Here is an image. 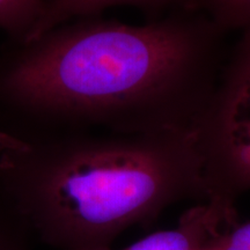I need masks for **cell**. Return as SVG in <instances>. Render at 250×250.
<instances>
[{"label":"cell","mask_w":250,"mask_h":250,"mask_svg":"<svg viewBox=\"0 0 250 250\" xmlns=\"http://www.w3.org/2000/svg\"><path fill=\"white\" fill-rule=\"evenodd\" d=\"M228 33L179 9L144 24L71 21L0 57V129L193 131L223 70Z\"/></svg>","instance_id":"6da1fadb"},{"label":"cell","mask_w":250,"mask_h":250,"mask_svg":"<svg viewBox=\"0 0 250 250\" xmlns=\"http://www.w3.org/2000/svg\"><path fill=\"white\" fill-rule=\"evenodd\" d=\"M0 197L57 250H109L169 206L208 199L193 131L0 129Z\"/></svg>","instance_id":"7a4b0ae2"},{"label":"cell","mask_w":250,"mask_h":250,"mask_svg":"<svg viewBox=\"0 0 250 250\" xmlns=\"http://www.w3.org/2000/svg\"><path fill=\"white\" fill-rule=\"evenodd\" d=\"M193 132L208 201L235 206L236 199L250 191V24L228 49Z\"/></svg>","instance_id":"3957f363"},{"label":"cell","mask_w":250,"mask_h":250,"mask_svg":"<svg viewBox=\"0 0 250 250\" xmlns=\"http://www.w3.org/2000/svg\"><path fill=\"white\" fill-rule=\"evenodd\" d=\"M236 224L235 206L212 199L187 210L176 227L149 234L122 250H204L214 237Z\"/></svg>","instance_id":"277c9868"},{"label":"cell","mask_w":250,"mask_h":250,"mask_svg":"<svg viewBox=\"0 0 250 250\" xmlns=\"http://www.w3.org/2000/svg\"><path fill=\"white\" fill-rule=\"evenodd\" d=\"M192 0H44L42 13L23 42L36 40L48 31L79 19L100 17L109 8L129 6L154 20L179 9H189ZM21 43V42H20Z\"/></svg>","instance_id":"5b68a950"},{"label":"cell","mask_w":250,"mask_h":250,"mask_svg":"<svg viewBox=\"0 0 250 250\" xmlns=\"http://www.w3.org/2000/svg\"><path fill=\"white\" fill-rule=\"evenodd\" d=\"M44 0H0V30L23 42L42 13Z\"/></svg>","instance_id":"8992f818"},{"label":"cell","mask_w":250,"mask_h":250,"mask_svg":"<svg viewBox=\"0 0 250 250\" xmlns=\"http://www.w3.org/2000/svg\"><path fill=\"white\" fill-rule=\"evenodd\" d=\"M189 9L208 15L228 34L250 24V0H192Z\"/></svg>","instance_id":"52a82bcc"},{"label":"cell","mask_w":250,"mask_h":250,"mask_svg":"<svg viewBox=\"0 0 250 250\" xmlns=\"http://www.w3.org/2000/svg\"><path fill=\"white\" fill-rule=\"evenodd\" d=\"M204 250H250V221L224 230Z\"/></svg>","instance_id":"ba28073f"}]
</instances>
